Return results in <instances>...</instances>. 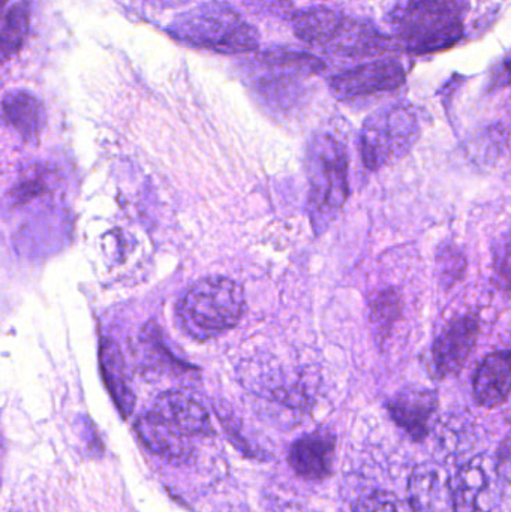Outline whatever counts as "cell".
Here are the masks:
<instances>
[{"instance_id": "6da1fadb", "label": "cell", "mask_w": 511, "mask_h": 512, "mask_svg": "<svg viewBox=\"0 0 511 512\" xmlns=\"http://www.w3.org/2000/svg\"><path fill=\"white\" fill-rule=\"evenodd\" d=\"M470 0H407L387 15L396 50L426 56L462 41Z\"/></svg>"}, {"instance_id": "7a4b0ae2", "label": "cell", "mask_w": 511, "mask_h": 512, "mask_svg": "<svg viewBox=\"0 0 511 512\" xmlns=\"http://www.w3.org/2000/svg\"><path fill=\"white\" fill-rule=\"evenodd\" d=\"M293 30L303 44L336 57L368 59L396 50L392 36L374 24L324 6L296 12Z\"/></svg>"}, {"instance_id": "3957f363", "label": "cell", "mask_w": 511, "mask_h": 512, "mask_svg": "<svg viewBox=\"0 0 511 512\" xmlns=\"http://www.w3.org/2000/svg\"><path fill=\"white\" fill-rule=\"evenodd\" d=\"M168 33L191 47L231 56L257 53L260 48L258 30L230 3L219 0L177 15Z\"/></svg>"}, {"instance_id": "277c9868", "label": "cell", "mask_w": 511, "mask_h": 512, "mask_svg": "<svg viewBox=\"0 0 511 512\" xmlns=\"http://www.w3.org/2000/svg\"><path fill=\"white\" fill-rule=\"evenodd\" d=\"M308 216L315 234L326 233L347 203L348 152L344 141L329 132H320L306 150Z\"/></svg>"}, {"instance_id": "5b68a950", "label": "cell", "mask_w": 511, "mask_h": 512, "mask_svg": "<svg viewBox=\"0 0 511 512\" xmlns=\"http://www.w3.org/2000/svg\"><path fill=\"white\" fill-rule=\"evenodd\" d=\"M246 310L245 292L236 280L224 276L198 280L176 307L180 328L192 339H215L233 330Z\"/></svg>"}, {"instance_id": "8992f818", "label": "cell", "mask_w": 511, "mask_h": 512, "mask_svg": "<svg viewBox=\"0 0 511 512\" xmlns=\"http://www.w3.org/2000/svg\"><path fill=\"white\" fill-rule=\"evenodd\" d=\"M422 128L413 105L399 102L374 111L360 129V153L368 170L378 171L408 155Z\"/></svg>"}, {"instance_id": "52a82bcc", "label": "cell", "mask_w": 511, "mask_h": 512, "mask_svg": "<svg viewBox=\"0 0 511 512\" xmlns=\"http://www.w3.org/2000/svg\"><path fill=\"white\" fill-rule=\"evenodd\" d=\"M249 68L255 74L252 84L261 98L288 104L305 92V81L326 71V63L306 51L275 48L255 54Z\"/></svg>"}, {"instance_id": "ba28073f", "label": "cell", "mask_w": 511, "mask_h": 512, "mask_svg": "<svg viewBox=\"0 0 511 512\" xmlns=\"http://www.w3.org/2000/svg\"><path fill=\"white\" fill-rule=\"evenodd\" d=\"M405 80L402 63L387 57L338 72L329 78V87L336 99L350 102L396 92Z\"/></svg>"}, {"instance_id": "9c48e42d", "label": "cell", "mask_w": 511, "mask_h": 512, "mask_svg": "<svg viewBox=\"0 0 511 512\" xmlns=\"http://www.w3.org/2000/svg\"><path fill=\"white\" fill-rule=\"evenodd\" d=\"M132 357L138 372L147 379H182L197 372L195 367L180 360L168 345L164 331L156 322L141 328L132 345Z\"/></svg>"}, {"instance_id": "30bf717a", "label": "cell", "mask_w": 511, "mask_h": 512, "mask_svg": "<svg viewBox=\"0 0 511 512\" xmlns=\"http://www.w3.org/2000/svg\"><path fill=\"white\" fill-rule=\"evenodd\" d=\"M495 465L485 457L465 463L450 480L449 495L455 512H492L497 504Z\"/></svg>"}, {"instance_id": "8fae6325", "label": "cell", "mask_w": 511, "mask_h": 512, "mask_svg": "<svg viewBox=\"0 0 511 512\" xmlns=\"http://www.w3.org/2000/svg\"><path fill=\"white\" fill-rule=\"evenodd\" d=\"M479 333V319L473 315L459 316L443 328L432 348V367L437 378H450L464 369Z\"/></svg>"}, {"instance_id": "7c38bea8", "label": "cell", "mask_w": 511, "mask_h": 512, "mask_svg": "<svg viewBox=\"0 0 511 512\" xmlns=\"http://www.w3.org/2000/svg\"><path fill=\"white\" fill-rule=\"evenodd\" d=\"M149 412L168 429L189 441L213 435L209 412L203 403L188 391H165L155 400Z\"/></svg>"}, {"instance_id": "4fadbf2b", "label": "cell", "mask_w": 511, "mask_h": 512, "mask_svg": "<svg viewBox=\"0 0 511 512\" xmlns=\"http://www.w3.org/2000/svg\"><path fill=\"white\" fill-rule=\"evenodd\" d=\"M438 396L428 388L410 387L399 391L390 400L387 409L396 426L411 439L420 442L434 429L438 414Z\"/></svg>"}, {"instance_id": "5bb4252c", "label": "cell", "mask_w": 511, "mask_h": 512, "mask_svg": "<svg viewBox=\"0 0 511 512\" xmlns=\"http://www.w3.org/2000/svg\"><path fill=\"white\" fill-rule=\"evenodd\" d=\"M335 448V436L327 430H318L297 439L288 460L299 477L311 481L324 480L332 472Z\"/></svg>"}, {"instance_id": "9a60e30c", "label": "cell", "mask_w": 511, "mask_h": 512, "mask_svg": "<svg viewBox=\"0 0 511 512\" xmlns=\"http://www.w3.org/2000/svg\"><path fill=\"white\" fill-rule=\"evenodd\" d=\"M0 117L26 143H38L47 122L44 104L27 90H12L3 96Z\"/></svg>"}, {"instance_id": "2e32d148", "label": "cell", "mask_w": 511, "mask_h": 512, "mask_svg": "<svg viewBox=\"0 0 511 512\" xmlns=\"http://www.w3.org/2000/svg\"><path fill=\"white\" fill-rule=\"evenodd\" d=\"M99 367L105 387L123 418L131 417L135 406L131 373L128 364L113 339L102 337L99 345Z\"/></svg>"}, {"instance_id": "e0dca14e", "label": "cell", "mask_w": 511, "mask_h": 512, "mask_svg": "<svg viewBox=\"0 0 511 512\" xmlns=\"http://www.w3.org/2000/svg\"><path fill=\"white\" fill-rule=\"evenodd\" d=\"M510 387V351L488 355L474 375V399L483 408H498L509 400Z\"/></svg>"}, {"instance_id": "ac0fdd59", "label": "cell", "mask_w": 511, "mask_h": 512, "mask_svg": "<svg viewBox=\"0 0 511 512\" xmlns=\"http://www.w3.org/2000/svg\"><path fill=\"white\" fill-rule=\"evenodd\" d=\"M135 430L138 438L152 453L164 457L168 462L188 463L194 457L195 447L192 441L168 429L150 412L138 418Z\"/></svg>"}, {"instance_id": "d6986e66", "label": "cell", "mask_w": 511, "mask_h": 512, "mask_svg": "<svg viewBox=\"0 0 511 512\" xmlns=\"http://www.w3.org/2000/svg\"><path fill=\"white\" fill-rule=\"evenodd\" d=\"M30 14V3L21 0L0 17V65L23 50L30 30Z\"/></svg>"}, {"instance_id": "ffe728a7", "label": "cell", "mask_w": 511, "mask_h": 512, "mask_svg": "<svg viewBox=\"0 0 511 512\" xmlns=\"http://www.w3.org/2000/svg\"><path fill=\"white\" fill-rule=\"evenodd\" d=\"M443 481L432 466L414 469L408 481V504L414 512H437L443 501Z\"/></svg>"}, {"instance_id": "44dd1931", "label": "cell", "mask_w": 511, "mask_h": 512, "mask_svg": "<svg viewBox=\"0 0 511 512\" xmlns=\"http://www.w3.org/2000/svg\"><path fill=\"white\" fill-rule=\"evenodd\" d=\"M53 191V173L42 165H32L18 177L8 192V207L23 209L38 198L47 197Z\"/></svg>"}, {"instance_id": "7402d4cb", "label": "cell", "mask_w": 511, "mask_h": 512, "mask_svg": "<svg viewBox=\"0 0 511 512\" xmlns=\"http://www.w3.org/2000/svg\"><path fill=\"white\" fill-rule=\"evenodd\" d=\"M401 294L395 289L381 291L371 306V321L377 331L378 339L384 340L402 316Z\"/></svg>"}, {"instance_id": "603a6c76", "label": "cell", "mask_w": 511, "mask_h": 512, "mask_svg": "<svg viewBox=\"0 0 511 512\" xmlns=\"http://www.w3.org/2000/svg\"><path fill=\"white\" fill-rule=\"evenodd\" d=\"M437 270L441 285L444 288H453L464 279L467 270L465 255L455 245H444L438 251Z\"/></svg>"}, {"instance_id": "cb8c5ba5", "label": "cell", "mask_w": 511, "mask_h": 512, "mask_svg": "<svg viewBox=\"0 0 511 512\" xmlns=\"http://www.w3.org/2000/svg\"><path fill=\"white\" fill-rule=\"evenodd\" d=\"M354 512H402L396 496L375 492L357 502Z\"/></svg>"}, {"instance_id": "d4e9b609", "label": "cell", "mask_w": 511, "mask_h": 512, "mask_svg": "<svg viewBox=\"0 0 511 512\" xmlns=\"http://www.w3.org/2000/svg\"><path fill=\"white\" fill-rule=\"evenodd\" d=\"M495 271L504 282V289L509 291L510 280V240L504 236V243L500 245V254L495 256Z\"/></svg>"}, {"instance_id": "484cf974", "label": "cell", "mask_w": 511, "mask_h": 512, "mask_svg": "<svg viewBox=\"0 0 511 512\" xmlns=\"http://www.w3.org/2000/svg\"><path fill=\"white\" fill-rule=\"evenodd\" d=\"M494 465L498 478H500L501 481H504V483H507L510 475L509 439H506V441H504L503 448L498 450L497 462H495Z\"/></svg>"}, {"instance_id": "4316f807", "label": "cell", "mask_w": 511, "mask_h": 512, "mask_svg": "<svg viewBox=\"0 0 511 512\" xmlns=\"http://www.w3.org/2000/svg\"><path fill=\"white\" fill-rule=\"evenodd\" d=\"M9 0H0V14H2L3 9H5V6L8 5Z\"/></svg>"}]
</instances>
